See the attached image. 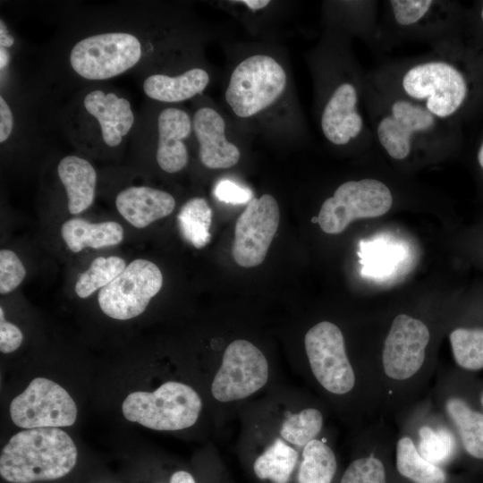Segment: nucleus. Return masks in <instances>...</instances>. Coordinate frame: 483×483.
<instances>
[{"mask_svg": "<svg viewBox=\"0 0 483 483\" xmlns=\"http://www.w3.org/2000/svg\"><path fill=\"white\" fill-rule=\"evenodd\" d=\"M369 79L448 123L460 113L469 96L465 74L444 55L442 47L427 56L385 66Z\"/></svg>", "mask_w": 483, "mask_h": 483, "instance_id": "nucleus-1", "label": "nucleus"}, {"mask_svg": "<svg viewBox=\"0 0 483 483\" xmlns=\"http://www.w3.org/2000/svg\"><path fill=\"white\" fill-rule=\"evenodd\" d=\"M364 97L373 139L395 161H404L417 148L450 140V123L442 121L419 104L386 90L368 79Z\"/></svg>", "mask_w": 483, "mask_h": 483, "instance_id": "nucleus-2", "label": "nucleus"}, {"mask_svg": "<svg viewBox=\"0 0 483 483\" xmlns=\"http://www.w3.org/2000/svg\"><path fill=\"white\" fill-rule=\"evenodd\" d=\"M77 456L73 440L64 430L25 429L13 436L2 449L0 475L10 483L55 480L70 473Z\"/></svg>", "mask_w": 483, "mask_h": 483, "instance_id": "nucleus-3", "label": "nucleus"}, {"mask_svg": "<svg viewBox=\"0 0 483 483\" xmlns=\"http://www.w3.org/2000/svg\"><path fill=\"white\" fill-rule=\"evenodd\" d=\"M304 345L311 373L326 393L340 397L359 393L375 415L367 383L350 360L338 326L326 320L317 323L305 334Z\"/></svg>", "mask_w": 483, "mask_h": 483, "instance_id": "nucleus-4", "label": "nucleus"}, {"mask_svg": "<svg viewBox=\"0 0 483 483\" xmlns=\"http://www.w3.org/2000/svg\"><path fill=\"white\" fill-rule=\"evenodd\" d=\"M201 408L199 394L177 381H167L153 392H132L122 405L123 414L128 420L161 431L191 427Z\"/></svg>", "mask_w": 483, "mask_h": 483, "instance_id": "nucleus-5", "label": "nucleus"}, {"mask_svg": "<svg viewBox=\"0 0 483 483\" xmlns=\"http://www.w3.org/2000/svg\"><path fill=\"white\" fill-rule=\"evenodd\" d=\"M286 81L285 71L275 58L253 55L234 68L225 97L237 116L251 117L278 99Z\"/></svg>", "mask_w": 483, "mask_h": 483, "instance_id": "nucleus-6", "label": "nucleus"}, {"mask_svg": "<svg viewBox=\"0 0 483 483\" xmlns=\"http://www.w3.org/2000/svg\"><path fill=\"white\" fill-rule=\"evenodd\" d=\"M142 55L138 37L124 31L89 35L76 42L69 55L72 69L88 80H108L134 67Z\"/></svg>", "mask_w": 483, "mask_h": 483, "instance_id": "nucleus-7", "label": "nucleus"}, {"mask_svg": "<svg viewBox=\"0 0 483 483\" xmlns=\"http://www.w3.org/2000/svg\"><path fill=\"white\" fill-rule=\"evenodd\" d=\"M393 202L392 191L382 181L374 178L347 181L323 202L318 223L326 233H341L356 219L387 213Z\"/></svg>", "mask_w": 483, "mask_h": 483, "instance_id": "nucleus-8", "label": "nucleus"}, {"mask_svg": "<svg viewBox=\"0 0 483 483\" xmlns=\"http://www.w3.org/2000/svg\"><path fill=\"white\" fill-rule=\"evenodd\" d=\"M429 395L455 433L461 457L483 468V410L460 388L456 372L441 369Z\"/></svg>", "mask_w": 483, "mask_h": 483, "instance_id": "nucleus-9", "label": "nucleus"}, {"mask_svg": "<svg viewBox=\"0 0 483 483\" xmlns=\"http://www.w3.org/2000/svg\"><path fill=\"white\" fill-rule=\"evenodd\" d=\"M399 429L413 440L428 462L449 469L461 459L455 433L436 409L429 394L397 414Z\"/></svg>", "mask_w": 483, "mask_h": 483, "instance_id": "nucleus-10", "label": "nucleus"}, {"mask_svg": "<svg viewBox=\"0 0 483 483\" xmlns=\"http://www.w3.org/2000/svg\"><path fill=\"white\" fill-rule=\"evenodd\" d=\"M162 285L160 268L148 259L136 258L98 292V305L109 318L128 320L145 311Z\"/></svg>", "mask_w": 483, "mask_h": 483, "instance_id": "nucleus-11", "label": "nucleus"}, {"mask_svg": "<svg viewBox=\"0 0 483 483\" xmlns=\"http://www.w3.org/2000/svg\"><path fill=\"white\" fill-rule=\"evenodd\" d=\"M13 422L22 428L72 426L77 407L69 393L46 377H36L10 403Z\"/></svg>", "mask_w": 483, "mask_h": 483, "instance_id": "nucleus-12", "label": "nucleus"}, {"mask_svg": "<svg viewBox=\"0 0 483 483\" xmlns=\"http://www.w3.org/2000/svg\"><path fill=\"white\" fill-rule=\"evenodd\" d=\"M268 363L262 352L247 340H235L225 350L212 385L219 402L241 400L263 387L268 379Z\"/></svg>", "mask_w": 483, "mask_h": 483, "instance_id": "nucleus-13", "label": "nucleus"}, {"mask_svg": "<svg viewBox=\"0 0 483 483\" xmlns=\"http://www.w3.org/2000/svg\"><path fill=\"white\" fill-rule=\"evenodd\" d=\"M280 220L277 201L270 194L253 198L238 217L232 253L243 267L261 264L276 233Z\"/></svg>", "mask_w": 483, "mask_h": 483, "instance_id": "nucleus-14", "label": "nucleus"}, {"mask_svg": "<svg viewBox=\"0 0 483 483\" xmlns=\"http://www.w3.org/2000/svg\"><path fill=\"white\" fill-rule=\"evenodd\" d=\"M360 92L355 82L338 83L326 101L320 116L324 137L335 146H345L363 135L365 122L360 113Z\"/></svg>", "mask_w": 483, "mask_h": 483, "instance_id": "nucleus-15", "label": "nucleus"}, {"mask_svg": "<svg viewBox=\"0 0 483 483\" xmlns=\"http://www.w3.org/2000/svg\"><path fill=\"white\" fill-rule=\"evenodd\" d=\"M359 453L350 462L339 483H391L394 438L382 424L370 425Z\"/></svg>", "mask_w": 483, "mask_h": 483, "instance_id": "nucleus-16", "label": "nucleus"}, {"mask_svg": "<svg viewBox=\"0 0 483 483\" xmlns=\"http://www.w3.org/2000/svg\"><path fill=\"white\" fill-rule=\"evenodd\" d=\"M391 483H466L448 469L432 463L418 452L412 438L398 429L390 465Z\"/></svg>", "mask_w": 483, "mask_h": 483, "instance_id": "nucleus-17", "label": "nucleus"}, {"mask_svg": "<svg viewBox=\"0 0 483 483\" xmlns=\"http://www.w3.org/2000/svg\"><path fill=\"white\" fill-rule=\"evenodd\" d=\"M192 129L199 142V156L209 169H225L240 159L239 148L225 137V123L213 108L200 107L192 118Z\"/></svg>", "mask_w": 483, "mask_h": 483, "instance_id": "nucleus-18", "label": "nucleus"}, {"mask_svg": "<svg viewBox=\"0 0 483 483\" xmlns=\"http://www.w3.org/2000/svg\"><path fill=\"white\" fill-rule=\"evenodd\" d=\"M191 129L192 120L185 111L167 107L159 113L156 159L163 171L174 174L186 166L189 155L184 140Z\"/></svg>", "mask_w": 483, "mask_h": 483, "instance_id": "nucleus-19", "label": "nucleus"}, {"mask_svg": "<svg viewBox=\"0 0 483 483\" xmlns=\"http://www.w3.org/2000/svg\"><path fill=\"white\" fill-rule=\"evenodd\" d=\"M83 106L97 122L102 140L109 147L119 146L133 126L131 103L115 93L94 89L85 96Z\"/></svg>", "mask_w": 483, "mask_h": 483, "instance_id": "nucleus-20", "label": "nucleus"}, {"mask_svg": "<svg viewBox=\"0 0 483 483\" xmlns=\"http://www.w3.org/2000/svg\"><path fill=\"white\" fill-rule=\"evenodd\" d=\"M388 17L397 32L441 39L444 35L445 3L434 0H391Z\"/></svg>", "mask_w": 483, "mask_h": 483, "instance_id": "nucleus-21", "label": "nucleus"}, {"mask_svg": "<svg viewBox=\"0 0 483 483\" xmlns=\"http://www.w3.org/2000/svg\"><path fill=\"white\" fill-rule=\"evenodd\" d=\"M115 208L130 225L141 229L172 214L175 199L159 189L130 186L116 195Z\"/></svg>", "mask_w": 483, "mask_h": 483, "instance_id": "nucleus-22", "label": "nucleus"}, {"mask_svg": "<svg viewBox=\"0 0 483 483\" xmlns=\"http://www.w3.org/2000/svg\"><path fill=\"white\" fill-rule=\"evenodd\" d=\"M57 174L66 192L70 214L78 215L87 210L96 194L97 178L93 165L85 158L68 155L59 161Z\"/></svg>", "mask_w": 483, "mask_h": 483, "instance_id": "nucleus-23", "label": "nucleus"}, {"mask_svg": "<svg viewBox=\"0 0 483 483\" xmlns=\"http://www.w3.org/2000/svg\"><path fill=\"white\" fill-rule=\"evenodd\" d=\"M60 232L65 245L74 253L85 248L97 250L115 246L124 237L123 226L115 221L90 223L78 217L64 222Z\"/></svg>", "mask_w": 483, "mask_h": 483, "instance_id": "nucleus-24", "label": "nucleus"}, {"mask_svg": "<svg viewBox=\"0 0 483 483\" xmlns=\"http://www.w3.org/2000/svg\"><path fill=\"white\" fill-rule=\"evenodd\" d=\"M209 82L208 73L201 68H192L176 76L152 74L143 82L145 95L154 100L176 103L200 94Z\"/></svg>", "mask_w": 483, "mask_h": 483, "instance_id": "nucleus-25", "label": "nucleus"}, {"mask_svg": "<svg viewBox=\"0 0 483 483\" xmlns=\"http://www.w3.org/2000/svg\"><path fill=\"white\" fill-rule=\"evenodd\" d=\"M336 472L335 454L325 438H315L303 446L298 483H333Z\"/></svg>", "mask_w": 483, "mask_h": 483, "instance_id": "nucleus-26", "label": "nucleus"}, {"mask_svg": "<svg viewBox=\"0 0 483 483\" xmlns=\"http://www.w3.org/2000/svg\"><path fill=\"white\" fill-rule=\"evenodd\" d=\"M212 216V209L203 198H192L181 208L177 216L179 229L193 247L201 249L210 242Z\"/></svg>", "mask_w": 483, "mask_h": 483, "instance_id": "nucleus-27", "label": "nucleus"}, {"mask_svg": "<svg viewBox=\"0 0 483 483\" xmlns=\"http://www.w3.org/2000/svg\"><path fill=\"white\" fill-rule=\"evenodd\" d=\"M457 367L465 372L483 369V326H456L449 334Z\"/></svg>", "mask_w": 483, "mask_h": 483, "instance_id": "nucleus-28", "label": "nucleus"}, {"mask_svg": "<svg viewBox=\"0 0 483 483\" xmlns=\"http://www.w3.org/2000/svg\"><path fill=\"white\" fill-rule=\"evenodd\" d=\"M298 460V453L282 439L274 443L259 455L253 465L254 472L261 479L273 483H288Z\"/></svg>", "mask_w": 483, "mask_h": 483, "instance_id": "nucleus-29", "label": "nucleus"}, {"mask_svg": "<svg viewBox=\"0 0 483 483\" xmlns=\"http://www.w3.org/2000/svg\"><path fill=\"white\" fill-rule=\"evenodd\" d=\"M125 260L119 256L97 257L78 277L74 291L85 299L98 289H102L114 280L126 267Z\"/></svg>", "mask_w": 483, "mask_h": 483, "instance_id": "nucleus-30", "label": "nucleus"}, {"mask_svg": "<svg viewBox=\"0 0 483 483\" xmlns=\"http://www.w3.org/2000/svg\"><path fill=\"white\" fill-rule=\"evenodd\" d=\"M323 422V414L318 409L305 408L297 413L286 416L282 424L280 435L292 445L304 446L321 432Z\"/></svg>", "mask_w": 483, "mask_h": 483, "instance_id": "nucleus-31", "label": "nucleus"}, {"mask_svg": "<svg viewBox=\"0 0 483 483\" xmlns=\"http://www.w3.org/2000/svg\"><path fill=\"white\" fill-rule=\"evenodd\" d=\"M26 276V269L18 257L11 250H0V293L7 294L14 291Z\"/></svg>", "mask_w": 483, "mask_h": 483, "instance_id": "nucleus-32", "label": "nucleus"}, {"mask_svg": "<svg viewBox=\"0 0 483 483\" xmlns=\"http://www.w3.org/2000/svg\"><path fill=\"white\" fill-rule=\"evenodd\" d=\"M214 194L220 201L228 204H248L253 199L250 190L226 179L217 182Z\"/></svg>", "mask_w": 483, "mask_h": 483, "instance_id": "nucleus-33", "label": "nucleus"}, {"mask_svg": "<svg viewBox=\"0 0 483 483\" xmlns=\"http://www.w3.org/2000/svg\"><path fill=\"white\" fill-rule=\"evenodd\" d=\"M23 335L21 329L14 324L4 318V311L0 307V351L3 353H11L16 351L21 344Z\"/></svg>", "mask_w": 483, "mask_h": 483, "instance_id": "nucleus-34", "label": "nucleus"}, {"mask_svg": "<svg viewBox=\"0 0 483 483\" xmlns=\"http://www.w3.org/2000/svg\"><path fill=\"white\" fill-rule=\"evenodd\" d=\"M14 125L13 114L5 98L0 97V142L4 143L12 135Z\"/></svg>", "mask_w": 483, "mask_h": 483, "instance_id": "nucleus-35", "label": "nucleus"}, {"mask_svg": "<svg viewBox=\"0 0 483 483\" xmlns=\"http://www.w3.org/2000/svg\"><path fill=\"white\" fill-rule=\"evenodd\" d=\"M14 44V38L9 33L3 20L0 21V47H11Z\"/></svg>", "mask_w": 483, "mask_h": 483, "instance_id": "nucleus-36", "label": "nucleus"}, {"mask_svg": "<svg viewBox=\"0 0 483 483\" xmlns=\"http://www.w3.org/2000/svg\"><path fill=\"white\" fill-rule=\"evenodd\" d=\"M170 483H196L193 477L187 471L179 470L174 472L171 479Z\"/></svg>", "mask_w": 483, "mask_h": 483, "instance_id": "nucleus-37", "label": "nucleus"}, {"mask_svg": "<svg viewBox=\"0 0 483 483\" xmlns=\"http://www.w3.org/2000/svg\"><path fill=\"white\" fill-rule=\"evenodd\" d=\"M240 3L245 4L248 8L251 10H260L265 8L269 4L268 0H242Z\"/></svg>", "mask_w": 483, "mask_h": 483, "instance_id": "nucleus-38", "label": "nucleus"}, {"mask_svg": "<svg viewBox=\"0 0 483 483\" xmlns=\"http://www.w3.org/2000/svg\"><path fill=\"white\" fill-rule=\"evenodd\" d=\"M477 160L480 166V168L483 170V141L481 142L478 153H477Z\"/></svg>", "mask_w": 483, "mask_h": 483, "instance_id": "nucleus-39", "label": "nucleus"}, {"mask_svg": "<svg viewBox=\"0 0 483 483\" xmlns=\"http://www.w3.org/2000/svg\"><path fill=\"white\" fill-rule=\"evenodd\" d=\"M8 63V55L5 53L4 48L1 47V69L4 67Z\"/></svg>", "mask_w": 483, "mask_h": 483, "instance_id": "nucleus-40", "label": "nucleus"}, {"mask_svg": "<svg viewBox=\"0 0 483 483\" xmlns=\"http://www.w3.org/2000/svg\"><path fill=\"white\" fill-rule=\"evenodd\" d=\"M478 399L481 409L483 410V388L478 394Z\"/></svg>", "mask_w": 483, "mask_h": 483, "instance_id": "nucleus-41", "label": "nucleus"}, {"mask_svg": "<svg viewBox=\"0 0 483 483\" xmlns=\"http://www.w3.org/2000/svg\"><path fill=\"white\" fill-rule=\"evenodd\" d=\"M480 18H481V20L483 21V6H482L481 11H480Z\"/></svg>", "mask_w": 483, "mask_h": 483, "instance_id": "nucleus-42", "label": "nucleus"}]
</instances>
